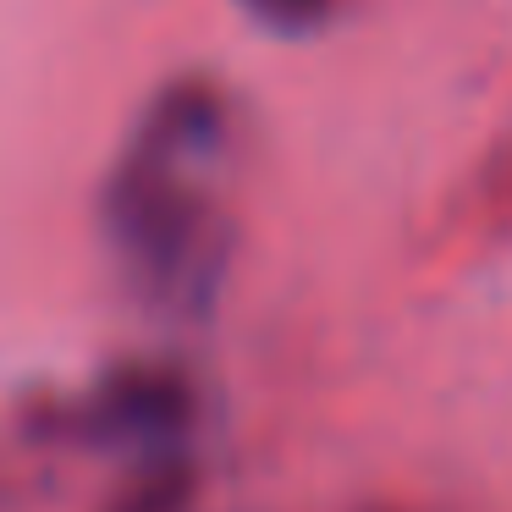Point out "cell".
Wrapping results in <instances>:
<instances>
[{
	"label": "cell",
	"mask_w": 512,
	"mask_h": 512,
	"mask_svg": "<svg viewBox=\"0 0 512 512\" xmlns=\"http://www.w3.org/2000/svg\"><path fill=\"white\" fill-rule=\"evenodd\" d=\"M221 133V100L182 83L155 105L105 193L116 254L160 309H199L226 270V215L204 182Z\"/></svg>",
	"instance_id": "1"
},
{
	"label": "cell",
	"mask_w": 512,
	"mask_h": 512,
	"mask_svg": "<svg viewBox=\"0 0 512 512\" xmlns=\"http://www.w3.org/2000/svg\"><path fill=\"white\" fill-rule=\"evenodd\" d=\"M243 6L259 12L265 23H276V28H309L331 12V0H243Z\"/></svg>",
	"instance_id": "2"
}]
</instances>
